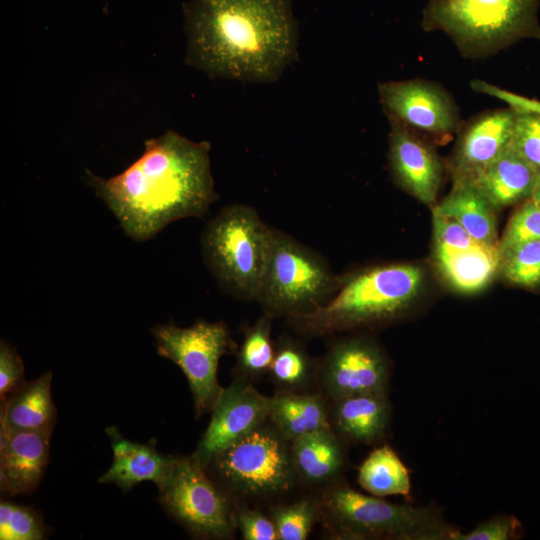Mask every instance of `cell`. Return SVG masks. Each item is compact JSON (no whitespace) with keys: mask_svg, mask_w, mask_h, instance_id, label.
Instances as JSON below:
<instances>
[{"mask_svg":"<svg viewBox=\"0 0 540 540\" xmlns=\"http://www.w3.org/2000/svg\"><path fill=\"white\" fill-rule=\"evenodd\" d=\"M510 147L540 174L539 114L516 110Z\"/></svg>","mask_w":540,"mask_h":540,"instance_id":"31","label":"cell"},{"mask_svg":"<svg viewBox=\"0 0 540 540\" xmlns=\"http://www.w3.org/2000/svg\"><path fill=\"white\" fill-rule=\"evenodd\" d=\"M378 92L389 121L424 136L443 139L460 127L453 99L435 83L422 79L388 81L379 84Z\"/></svg>","mask_w":540,"mask_h":540,"instance_id":"12","label":"cell"},{"mask_svg":"<svg viewBox=\"0 0 540 540\" xmlns=\"http://www.w3.org/2000/svg\"><path fill=\"white\" fill-rule=\"evenodd\" d=\"M434 248V261L444 280L455 290H481L499 271V245L477 243L468 248Z\"/></svg>","mask_w":540,"mask_h":540,"instance_id":"20","label":"cell"},{"mask_svg":"<svg viewBox=\"0 0 540 540\" xmlns=\"http://www.w3.org/2000/svg\"><path fill=\"white\" fill-rule=\"evenodd\" d=\"M46 536L47 528L38 512L27 506L1 500V540H43Z\"/></svg>","mask_w":540,"mask_h":540,"instance_id":"29","label":"cell"},{"mask_svg":"<svg viewBox=\"0 0 540 540\" xmlns=\"http://www.w3.org/2000/svg\"><path fill=\"white\" fill-rule=\"evenodd\" d=\"M111 442L113 461L99 478L100 483H112L122 491H128L145 481L157 487L169 475L176 456L158 452L155 442L137 443L124 438L116 427L106 430Z\"/></svg>","mask_w":540,"mask_h":540,"instance_id":"17","label":"cell"},{"mask_svg":"<svg viewBox=\"0 0 540 540\" xmlns=\"http://www.w3.org/2000/svg\"><path fill=\"white\" fill-rule=\"evenodd\" d=\"M236 525L245 540H279L272 519L256 510H236Z\"/></svg>","mask_w":540,"mask_h":540,"instance_id":"35","label":"cell"},{"mask_svg":"<svg viewBox=\"0 0 540 540\" xmlns=\"http://www.w3.org/2000/svg\"><path fill=\"white\" fill-rule=\"evenodd\" d=\"M538 176V172L509 147L464 180L470 181L495 209H500L530 198Z\"/></svg>","mask_w":540,"mask_h":540,"instance_id":"19","label":"cell"},{"mask_svg":"<svg viewBox=\"0 0 540 540\" xmlns=\"http://www.w3.org/2000/svg\"><path fill=\"white\" fill-rule=\"evenodd\" d=\"M425 136L390 121L389 166L396 183L423 204L434 207L442 181V163Z\"/></svg>","mask_w":540,"mask_h":540,"instance_id":"14","label":"cell"},{"mask_svg":"<svg viewBox=\"0 0 540 540\" xmlns=\"http://www.w3.org/2000/svg\"><path fill=\"white\" fill-rule=\"evenodd\" d=\"M210 144L175 131L147 139L142 155L124 171L102 178L86 170L87 183L137 242L170 223L205 215L218 195L210 169Z\"/></svg>","mask_w":540,"mask_h":540,"instance_id":"1","label":"cell"},{"mask_svg":"<svg viewBox=\"0 0 540 540\" xmlns=\"http://www.w3.org/2000/svg\"><path fill=\"white\" fill-rule=\"evenodd\" d=\"M516 110L484 112L464 125L450 161L454 179H469L503 154L511 144Z\"/></svg>","mask_w":540,"mask_h":540,"instance_id":"15","label":"cell"},{"mask_svg":"<svg viewBox=\"0 0 540 540\" xmlns=\"http://www.w3.org/2000/svg\"><path fill=\"white\" fill-rule=\"evenodd\" d=\"M187 65L212 78L269 83L296 54L289 0H190Z\"/></svg>","mask_w":540,"mask_h":540,"instance_id":"2","label":"cell"},{"mask_svg":"<svg viewBox=\"0 0 540 540\" xmlns=\"http://www.w3.org/2000/svg\"><path fill=\"white\" fill-rule=\"evenodd\" d=\"M340 279L321 254L272 227L256 302L274 319L304 315L328 302Z\"/></svg>","mask_w":540,"mask_h":540,"instance_id":"7","label":"cell"},{"mask_svg":"<svg viewBox=\"0 0 540 540\" xmlns=\"http://www.w3.org/2000/svg\"><path fill=\"white\" fill-rule=\"evenodd\" d=\"M358 483L373 496L409 495L408 469L389 446L374 449L359 468Z\"/></svg>","mask_w":540,"mask_h":540,"instance_id":"25","label":"cell"},{"mask_svg":"<svg viewBox=\"0 0 540 540\" xmlns=\"http://www.w3.org/2000/svg\"><path fill=\"white\" fill-rule=\"evenodd\" d=\"M274 357L268 374L280 391L298 392L306 387L319 363L313 359L302 344L288 336L274 342Z\"/></svg>","mask_w":540,"mask_h":540,"instance_id":"26","label":"cell"},{"mask_svg":"<svg viewBox=\"0 0 540 540\" xmlns=\"http://www.w3.org/2000/svg\"><path fill=\"white\" fill-rule=\"evenodd\" d=\"M52 372L26 383L1 403L0 429L53 431L56 407L51 394Z\"/></svg>","mask_w":540,"mask_h":540,"instance_id":"21","label":"cell"},{"mask_svg":"<svg viewBox=\"0 0 540 540\" xmlns=\"http://www.w3.org/2000/svg\"><path fill=\"white\" fill-rule=\"evenodd\" d=\"M531 240H540V207L528 198L510 218L499 240V254L516 244Z\"/></svg>","mask_w":540,"mask_h":540,"instance_id":"32","label":"cell"},{"mask_svg":"<svg viewBox=\"0 0 540 540\" xmlns=\"http://www.w3.org/2000/svg\"><path fill=\"white\" fill-rule=\"evenodd\" d=\"M269 421L290 442L331 427L325 399L303 392L279 391L270 397Z\"/></svg>","mask_w":540,"mask_h":540,"instance_id":"24","label":"cell"},{"mask_svg":"<svg viewBox=\"0 0 540 540\" xmlns=\"http://www.w3.org/2000/svg\"><path fill=\"white\" fill-rule=\"evenodd\" d=\"M318 518L339 539L449 540L457 530L434 506L394 504L348 486L325 491Z\"/></svg>","mask_w":540,"mask_h":540,"instance_id":"4","label":"cell"},{"mask_svg":"<svg viewBox=\"0 0 540 540\" xmlns=\"http://www.w3.org/2000/svg\"><path fill=\"white\" fill-rule=\"evenodd\" d=\"M291 450L297 476L308 484L332 481L345 464L341 441L332 427L298 437Z\"/></svg>","mask_w":540,"mask_h":540,"instance_id":"22","label":"cell"},{"mask_svg":"<svg viewBox=\"0 0 540 540\" xmlns=\"http://www.w3.org/2000/svg\"><path fill=\"white\" fill-rule=\"evenodd\" d=\"M424 281L423 269L413 264L366 267L341 276L337 291L324 305L286 320L307 338L383 324L413 305Z\"/></svg>","mask_w":540,"mask_h":540,"instance_id":"3","label":"cell"},{"mask_svg":"<svg viewBox=\"0 0 540 540\" xmlns=\"http://www.w3.org/2000/svg\"><path fill=\"white\" fill-rule=\"evenodd\" d=\"M318 374L323 391L332 401L357 394L387 393L389 384L384 352L363 336L333 342L319 362Z\"/></svg>","mask_w":540,"mask_h":540,"instance_id":"11","label":"cell"},{"mask_svg":"<svg viewBox=\"0 0 540 540\" xmlns=\"http://www.w3.org/2000/svg\"><path fill=\"white\" fill-rule=\"evenodd\" d=\"M539 0H429L422 27L448 34L463 55L485 57L522 38L540 40Z\"/></svg>","mask_w":540,"mask_h":540,"instance_id":"6","label":"cell"},{"mask_svg":"<svg viewBox=\"0 0 540 540\" xmlns=\"http://www.w3.org/2000/svg\"><path fill=\"white\" fill-rule=\"evenodd\" d=\"M157 353L175 363L185 375L197 417L211 412L223 387L217 378L220 358L235 344L223 322L198 320L179 327L172 320L150 328Z\"/></svg>","mask_w":540,"mask_h":540,"instance_id":"10","label":"cell"},{"mask_svg":"<svg viewBox=\"0 0 540 540\" xmlns=\"http://www.w3.org/2000/svg\"><path fill=\"white\" fill-rule=\"evenodd\" d=\"M269 410L270 397L258 392L250 381L234 378L223 388L191 456L205 467L217 453L268 421Z\"/></svg>","mask_w":540,"mask_h":540,"instance_id":"13","label":"cell"},{"mask_svg":"<svg viewBox=\"0 0 540 540\" xmlns=\"http://www.w3.org/2000/svg\"><path fill=\"white\" fill-rule=\"evenodd\" d=\"M471 88L505 102L509 107L517 111L532 112L540 115V101L531 99L506 89L495 86L483 80H474L471 82Z\"/></svg>","mask_w":540,"mask_h":540,"instance_id":"36","label":"cell"},{"mask_svg":"<svg viewBox=\"0 0 540 540\" xmlns=\"http://www.w3.org/2000/svg\"><path fill=\"white\" fill-rule=\"evenodd\" d=\"M273 317L263 313L244 331L243 341L237 352L234 378L254 381L268 373L274 357L271 338Z\"/></svg>","mask_w":540,"mask_h":540,"instance_id":"27","label":"cell"},{"mask_svg":"<svg viewBox=\"0 0 540 540\" xmlns=\"http://www.w3.org/2000/svg\"><path fill=\"white\" fill-rule=\"evenodd\" d=\"M272 227L251 206L224 207L203 229L204 263L220 289L242 301H256L265 271Z\"/></svg>","mask_w":540,"mask_h":540,"instance_id":"5","label":"cell"},{"mask_svg":"<svg viewBox=\"0 0 540 540\" xmlns=\"http://www.w3.org/2000/svg\"><path fill=\"white\" fill-rule=\"evenodd\" d=\"M157 488L160 505L192 536L233 537L237 528L233 498L191 455L176 456L169 475Z\"/></svg>","mask_w":540,"mask_h":540,"instance_id":"9","label":"cell"},{"mask_svg":"<svg viewBox=\"0 0 540 540\" xmlns=\"http://www.w3.org/2000/svg\"><path fill=\"white\" fill-rule=\"evenodd\" d=\"M499 271L510 283L525 287L540 286V240L512 246L500 253Z\"/></svg>","mask_w":540,"mask_h":540,"instance_id":"28","label":"cell"},{"mask_svg":"<svg viewBox=\"0 0 540 540\" xmlns=\"http://www.w3.org/2000/svg\"><path fill=\"white\" fill-rule=\"evenodd\" d=\"M453 181L450 193L433 208L455 219L476 241L498 246L496 209L470 181Z\"/></svg>","mask_w":540,"mask_h":540,"instance_id":"23","label":"cell"},{"mask_svg":"<svg viewBox=\"0 0 540 540\" xmlns=\"http://www.w3.org/2000/svg\"><path fill=\"white\" fill-rule=\"evenodd\" d=\"M332 402L330 424L342 438L371 444L383 437L390 418L387 393L357 394Z\"/></svg>","mask_w":540,"mask_h":540,"instance_id":"18","label":"cell"},{"mask_svg":"<svg viewBox=\"0 0 540 540\" xmlns=\"http://www.w3.org/2000/svg\"><path fill=\"white\" fill-rule=\"evenodd\" d=\"M235 499H267L288 492L298 476L291 442L268 420L204 467Z\"/></svg>","mask_w":540,"mask_h":540,"instance_id":"8","label":"cell"},{"mask_svg":"<svg viewBox=\"0 0 540 540\" xmlns=\"http://www.w3.org/2000/svg\"><path fill=\"white\" fill-rule=\"evenodd\" d=\"M530 198L540 207V174Z\"/></svg>","mask_w":540,"mask_h":540,"instance_id":"37","label":"cell"},{"mask_svg":"<svg viewBox=\"0 0 540 540\" xmlns=\"http://www.w3.org/2000/svg\"><path fill=\"white\" fill-rule=\"evenodd\" d=\"M318 518L316 501L302 499L276 507L271 515L279 540H304Z\"/></svg>","mask_w":540,"mask_h":540,"instance_id":"30","label":"cell"},{"mask_svg":"<svg viewBox=\"0 0 540 540\" xmlns=\"http://www.w3.org/2000/svg\"><path fill=\"white\" fill-rule=\"evenodd\" d=\"M27 382L24 364L16 348L7 341L0 342V402L3 403Z\"/></svg>","mask_w":540,"mask_h":540,"instance_id":"34","label":"cell"},{"mask_svg":"<svg viewBox=\"0 0 540 540\" xmlns=\"http://www.w3.org/2000/svg\"><path fill=\"white\" fill-rule=\"evenodd\" d=\"M52 431L0 429V491L6 496L33 492L49 461Z\"/></svg>","mask_w":540,"mask_h":540,"instance_id":"16","label":"cell"},{"mask_svg":"<svg viewBox=\"0 0 540 540\" xmlns=\"http://www.w3.org/2000/svg\"><path fill=\"white\" fill-rule=\"evenodd\" d=\"M520 521L511 515H496L479 525L470 532L456 530L449 540H512L521 537Z\"/></svg>","mask_w":540,"mask_h":540,"instance_id":"33","label":"cell"}]
</instances>
